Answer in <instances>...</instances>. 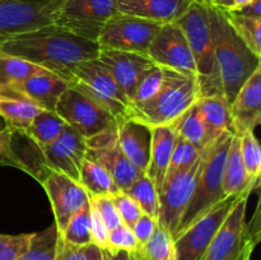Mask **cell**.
Listing matches in <instances>:
<instances>
[{"label": "cell", "mask_w": 261, "mask_h": 260, "mask_svg": "<svg viewBox=\"0 0 261 260\" xmlns=\"http://www.w3.org/2000/svg\"><path fill=\"white\" fill-rule=\"evenodd\" d=\"M99 45L55 24L22 33L0 46V53L23 59L71 82L76 66L99 55Z\"/></svg>", "instance_id": "cell-1"}, {"label": "cell", "mask_w": 261, "mask_h": 260, "mask_svg": "<svg viewBox=\"0 0 261 260\" xmlns=\"http://www.w3.org/2000/svg\"><path fill=\"white\" fill-rule=\"evenodd\" d=\"M209 20L214 46L217 84L219 93L229 107L245 82L261 66V58L255 55L237 36L223 10L209 5Z\"/></svg>", "instance_id": "cell-2"}, {"label": "cell", "mask_w": 261, "mask_h": 260, "mask_svg": "<svg viewBox=\"0 0 261 260\" xmlns=\"http://www.w3.org/2000/svg\"><path fill=\"white\" fill-rule=\"evenodd\" d=\"M160 91L142 103L133 105L132 117L149 127L170 125L190 109L199 98L198 79L172 69H166Z\"/></svg>", "instance_id": "cell-3"}, {"label": "cell", "mask_w": 261, "mask_h": 260, "mask_svg": "<svg viewBox=\"0 0 261 260\" xmlns=\"http://www.w3.org/2000/svg\"><path fill=\"white\" fill-rule=\"evenodd\" d=\"M232 135V133L224 132L216 140L209 143L208 147L201 152V165L193 196L181 218L175 239L188 229L194 222L203 217L206 212L211 211L217 203L226 198L222 190V183L224 163Z\"/></svg>", "instance_id": "cell-4"}, {"label": "cell", "mask_w": 261, "mask_h": 260, "mask_svg": "<svg viewBox=\"0 0 261 260\" xmlns=\"http://www.w3.org/2000/svg\"><path fill=\"white\" fill-rule=\"evenodd\" d=\"M176 23L182 30L195 61L200 97L221 96L216 79V60L209 20V5L194 0L185 14L178 18Z\"/></svg>", "instance_id": "cell-5"}, {"label": "cell", "mask_w": 261, "mask_h": 260, "mask_svg": "<svg viewBox=\"0 0 261 260\" xmlns=\"http://www.w3.org/2000/svg\"><path fill=\"white\" fill-rule=\"evenodd\" d=\"M249 196H240L212 240L203 260H250L260 241L259 209L251 223L246 222Z\"/></svg>", "instance_id": "cell-6"}, {"label": "cell", "mask_w": 261, "mask_h": 260, "mask_svg": "<svg viewBox=\"0 0 261 260\" xmlns=\"http://www.w3.org/2000/svg\"><path fill=\"white\" fill-rule=\"evenodd\" d=\"M70 86L101 103L117 122L132 117V102L97 59L76 66Z\"/></svg>", "instance_id": "cell-7"}, {"label": "cell", "mask_w": 261, "mask_h": 260, "mask_svg": "<svg viewBox=\"0 0 261 260\" xmlns=\"http://www.w3.org/2000/svg\"><path fill=\"white\" fill-rule=\"evenodd\" d=\"M117 13V0H61L53 14V24L97 42L103 25Z\"/></svg>", "instance_id": "cell-8"}, {"label": "cell", "mask_w": 261, "mask_h": 260, "mask_svg": "<svg viewBox=\"0 0 261 260\" xmlns=\"http://www.w3.org/2000/svg\"><path fill=\"white\" fill-rule=\"evenodd\" d=\"M55 111L86 139L117 129L116 117L109 110L71 86L60 96Z\"/></svg>", "instance_id": "cell-9"}, {"label": "cell", "mask_w": 261, "mask_h": 260, "mask_svg": "<svg viewBox=\"0 0 261 260\" xmlns=\"http://www.w3.org/2000/svg\"><path fill=\"white\" fill-rule=\"evenodd\" d=\"M161 27V23L119 12L103 25L97 43L103 50L148 55V48Z\"/></svg>", "instance_id": "cell-10"}, {"label": "cell", "mask_w": 261, "mask_h": 260, "mask_svg": "<svg viewBox=\"0 0 261 260\" xmlns=\"http://www.w3.org/2000/svg\"><path fill=\"white\" fill-rule=\"evenodd\" d=\"M15 167L41 185L51 173L43 148L25 130L8 127L0 144V167Z\"/></svg>", "instance_id": "cell-11"}, {"label": "cell", "mask_w": 261, "mask_h": 260, "mask_svg": "<svg viewBox=\"0 0 261 260\" xmlns=\"http://www.w3.org/2000/svg\"><path fill=\"white\" fill-rule=\"evenodd\" d=\"M200 165L201 154L193 166L178 171L171 177L166 178L163 183L162 190L158 196L160 208L157 223L166 232H168L172 239H175L181 218L193 196Z\"/></svg>", "instance_id": "cell-12"}, {"label": "cell", "mask_w": 261, "mask_h": 260, "mask_svg": "<svg viewBox=\"0 0 261 260\" xmlns=\"http://www.w3.org/2000/svg\"><path fill=\"white\" fill-rule=\"evenodd\" d=\"M237 199L239 198L236 196L224 198L178 235L173 240L176 260H203L212 240L221 228Z\"/></svg>", "instance_id": "cell-13"}, {"label": "cell", "mask_w": 261, "mask_h": 260, "mask_svg": "<svg viewBox=\"0 0 261 260\" xmlns=\"http://www.w3.org/2000/svg\"><path fill=\"white\" fill-rule=\"evenodd\" d=\"M86 158L102 166L121 191L127 190L143 173L119 147L117 129L87 139Z\"/></svg>", "instance_id": "cell-14"}, {"label": "cell", "mask_w": 261, "mask_h": 260, "mask_svg": "<svg viewBox=\"0 0 261 260\" xmlns=\"http://www.w3.org/2000/svg\"><path fill=\"white\" fill-rule=\"evenodd\" d=\"M148 56L161 68L172 69L196 78V66L190 46L176 22L162 24L148 48Z\"/></svg>", "instance_id": "cell-15"}, {"label": "cell", "mask_w": 261, "mask_h": 260, "mask_svg": "<svg viewBox=\"0 0 261 260\" xmlns=\"http://www.w3.org/2000/svg\"><path fill=\"white\" fill-rule=\"evenodd\" d=\"M60 2L35 5L20 0H0V46L22 33L53 24V14Z\"/></svg>", "instance_id": "cell-16"}, {"label": "cell", "mask_w": 261, "mask_h": 260, "mask_svg": "<svg viewBox=\"0 0 261 260\" xmlns=\"http://www.w3.org/2000/svg\"><path fill=\"white\" fill-rule=\"evenodd\" d=\"M70 87V83L61 76L42 69L28 76L20 83L4 89L0 97L22 99L36 105L42 110L55 111L56 103L61 94Z\"/></svg>", "instance_id": "cell-17"}, {"label": "cell", "mask_w": 261, "mask_h": 260, "mask_svg": "<svg viewBox=\"0 0 261 260\" xmlns=\"http://www.w3.org/2000/svg\"><path fill=\"white\" fill-rule=\"evenodd\" d=\"M42 186L50 199L58 231L61 232L69 221L88 203V194L78 181L56 171H51Z\"/></svg>", "instance_id": "cell-18"}, {"label": "cell", "mask_w": 261, "mask_h": 260, "mask_svg": "<svg viewBox=\"0 0 261 260\" xmlns=\"http://www.w3.org/2000/svg\"><path fill=\"white\" fill-rule=\"evenodd\" d=\"M97 60L105 66L132 102L143 76L155 65L148 55L119 50H99Z\"/></svg>", "instance_id": "cell-19"}, {"label": "cell", "mask_w": 261, "mask_h": 260, "mask_svg": "<svg viewBox=\"0 0 261 260\" xmlns=\"http://www.w3.org/2000/svg\"><path fill=\"white\" fill-rule=\"evenodd\" d=\"M46 161L51 171L66 175L79 181L82 163L86 158L87 139L78 132L65 125L63 133L43 148Z\"/></svg>", "instance_id": "cell-20"}, {"label": "cell", "mask_w": 261, "mask_h": 260, "mask_svg": "<svg viewBox=\"0 0 261 260\" xmlns=\"http://www.w3.org/2000/svg\"><path fill=\"white\" fill-rule=\"evenodd\" d=\"M232 134L254 132L261 121V66L245 82L229 105Z\"/></svg>", "instance_id": "cell-21"}, {"label": "cell", "mask_w": 261, "mask_h": 260, "mask_svg": "<svg viewBox=\"0 0 261 260\" xmlns=\"http://www.w3.org/2000/svg\"><path fill=\"white\" fill-rule=\"evenodd\" d=\"M117 143L124 154L145 172L149 162L152 127L134 119H125L117 122Z\"/></svg>", "instance_id": "cell-22"}, {"label": "cell", "mask_w": 261, "mask_h": 260, "mask_svg": "<svg viewBox=\"0 0 261 260\" xmlns=\"http://www.w3.org/2000/svg\"><path fill=\"white\" fill-rule=\"evenodd\" d=\"M194 0H117L120 13L166 24L185 14Z\"/></svg>", "instance_id": "cell-23"}, {"label": "cell", "mask_w": 261, "mask_h": 260, "mask_svg": "<svg viewBox=\"0 0 261 260\" xmlns=\"http://www.w3.org/2000/svg\"><path fill=\"white\" fill-rule=\"evenodd\" d=\"M175 125H162L152 127V144H150L149 162H148L145 175L150 178L157 189L158 196L165 183L166 173L170 165L171 154L176 140Z\"/></svg>", "instance_id": "cell-24"}, {"label": "cell", "mask_w": 261, "mask_h": 260, "mask_svg": "<svg viewBox=\"0 0 261 260\" xmlns=\"http://www.w3.org/2000/svg\"><path fill=\"white\" fill-rule=\"evenodd\" d=\"M256 183L251 180L245 167L244 160L240 149V138L232 135L231 144L227 152L226 163L223 171L222 190L224 196H250L251 191L259 188Z\"/></svg>", "instance_id": "cell-25"}, {"label": "cell", "mask_w": 261, "mask_h": 260, "mask_svg": "<svg viewBox=\"0 0 261 260\" xmlns=\"http://www.w3.org/2000/svg\"><path fill=\"white\" fill-rule=\"evenodd\" d=\"M201 117L205 125L209 142H213L224 132L232 133L228 105L221 96H206L198 99Z\"/></svg>", "instance_id": "cell-26"}, {"label": "cell", "mask_w": 261, "mask_h": 260, "mask_svg": "<svg viewBox=\"0 0 261 260\" xmlns=\"http://www.w3.org/2000/svg\"><path fill=\"white\" fill-rule=\"evenodd\" d=\"M79 184L87 191L89 199L97 196H114L120 191L114 178L102 166L84 158L79 172Z\"/></svg>", "instance_id": "cell-27"}, {"label": "cell", "mask_w": 261, "mask_h": 260, "mask_svg": "<svg viewBox=\"0 0 261 260\" xmlns=\"http://www.w3.org/2000/svg\"><path fill=\"white\" fill-rule=\"evenodd\" d=\"M172 124L175 125L176 134L190 143L200 153L208 147L209 143H212L209 142L208 135H206L205 125H204L203 117H201L198 101L190 109L186 110Z\"/></svg>", "instance_id": "cell-28"}, {"label": "cell", "mask_w": 261, "mask_h": 260, "mask_svg": "<svg viewBox=\"0 0 261 260\" xmlns=\"http://www.w3.org/2000/svg\"><path fill=\"white\" fill-rule=\"evenodd\" d=\"M65 121L56 114V111L41 110L25 132L42 148L53 143L65 127Z\"/></svg>", "instance_id": "cell-29"}, {"label": "cell", "mask_w": 261, "mask_h": 260, "mask_svg": "<svg viewBox=\"0 0 261 260\" xmlns=\"http://www.w3.org/2000/svg\"><path fill=\"white\" fill-rule=\"evenodd\" d=\"M42 109L22 99L0 97V116L8 127L27 130L36 115Z\"/></svg>", "instance_id": "cell-30"}, {"label": "cell", "mask_w": 261, "mask_h": 260, "mask_svg": "<svg viewBox=\"0 0 261 260\" xmlns=\"http://www.w3.org/2000/svg\"><path fill=\"white\" fill-rule=\"evenodd\" d=\"M41 70L42 68L30 61L0 53V93Z\"/></svg>", "instance_id": "cell-31"}, {"label": "cell", "mask_w": 261, "mask_h": 260, "mask_svg": "<svg viewBox=\"0 0 261 260\" xmlns=\"http://www.w3.org/2000/svg\"><path fill=\"white\" fill-rule=\"evenodd\" d=\"M59 231L54 223L43 231L32 233L27 250L17 260H55Z\"/></svg>", "instance_id": "cell-32"}, {"label": "cell", "mask_w": 261, "mask_h": 260, "mask_svg": "<svg viewBox=\"0 0 261 260\" xmlns=\"http://www.w3.org/2000/svg\"><path fill=\"white\" fill-rule=\"evenodd\" d=\"M224 14L237 36L255 55L261 58V18L246 17L234 12H224Z\"/></svg>", "instance_id": "cell-33"}, {"label": "cell", "mask_w": 261, "mask_h": 260, "mask_svg": "<svg viewBox=\"0 0 261 260\" xmlns=\"http://www.w3.org/2000/svg\"><path fill=\"white\" fill-rule=\"evenodd\" d=\"M125 193L129 194L137 201L143 213L157 219L158 208H160L157 189L144 172L132 184L127 190H125Z\"/></svg>", "instance_id": "cell-34"}, {"label": "cell", "mask_w": 261, "mask_h": 260, "mask_svg": "<svg viewBox=\"0 0 261 260\" xmlns=\"http://www.w3.org/2000/svg\"><path fill=\"white\" fill-rule=\"evenodd\" d=\"M64 241L73 245L92 244L91 232V199L88 203L69 221L65 228L59 232Z\"/></svg>", "instance_id": "cell-35"}, {"label": "cell", "mask_w": 261, "mask_h": 260, "mask_svg": "<svg viewBox=\"0 0 261 260\" xmlns=\"http://www.w3.org/2000/svg\"><path fill=\"white\" fill-rule=\"evenodd\" d=\"M139 250L148 260H176L173 239L158 224L152 236L139 246Z\"/></svg>", "instance_id": "cell-36"}, {"label": "cell", "mask_w": 261, "mask_h": 260, "mask_svg": "<svg viewBox=\"0 0 261 260\" xmlns=\"http://www.w3.org/2000/svg\"><path fill=\"white\" fill-rule=\"evenodd\" d=\"M237 137L240 138V149L247 173L254 183L260 185L261 148L259 140L255 137L254 132H244Z\"/></svg>", "instance_id": "cell-37"}, {"label": "cell", "mask_w": 261, "mask_h": 260, "mask_svg": "<svg viewBox=\"0 0 261 260\" xmlns=\"http://www.w3.org/2000/svg\"><path fill=\"white\" fill-rule=\"evenodd\" d=\"M201 153L193 147L189 142H186L180 135H176L175 145H173L172 154H171L170 165H168L166 178L171 177L176 172L193 166L199 160ZM165 178V180H166Z\"/></svg>", "instance_id": "cell-38"}, {"label": "cell", "mask_w": 261, "mask_h": 260, "mask_svg": "<svg viewBox=\"0 0 261 260\" xmlns=\"http://www.w3.org/2000/svg\"><path fill=\"white\" fill-rule=\"evenodd\" d=\"M55 260H103L102 249L97 245H73L64 241L59 233Z\"/></svg>", "instance_id": "cell-39"}, {"label": "cell", "mask_w": 261, "mask_h": 260, "mask_svg": "<svg viewBox=\"0 0 261 260\" xmlns=\"http://www.w3.org/2000/svg\"><path fill=\"white\" fill-rule=\"evenodd\" d=\"M163 76H165V70L161 66L154 65L144 76L142 81L138 84L137 89L134 92V96L132 98V106L133 105L142 103V102L148 101L152 98L158 91H160L161 86L163 83Z\"/></svg>", "instance_id": "cell-40"}, {"label": "cell", "mask_w": 261, "mask_h": 260, "mask_svg": "<svg viewBox=\"0 0 261 260\" xmlns=\"http://www.w3.org/2000/svg\"><path fill=\"white\" fill-rule=\"evenodd\" d=\"M32 233L0 235V260H17L27 250Z\"/></svg>", "instance_id": "cell-41"}, {"label": "cell", "mask_w": 261, "mask_h": 260, "mask_svg": "<svg viewBox=\"0 0 261 260\" xmlns=\"http://www.w3.org/2000/svg\"><path fill=\"white\" fill-rule=\"evenodd\" d=\"M112 200H114L115 206H116L117 212H119L122 223L132 228L143 213L142 209L137 204V201L129 194L121 190L112 196Z\"/></svg>", "instance_id": "cell-42"}, {"label": "cell", "mask_w": 261, "mask_h": 260, "mask_svg": "<svg viewBox=\"0 0 261 260\" xmlns=\"http://www.w3.org/2000/svg\"><path fill=\"white\" fill-rule=\"evenodd\" d=\"M91 203L98 212L99 217L105 222L109 231L116 228L120 224H122L120 214L115 206L112 196H97V198H91Z\"/></svg>", "instance_id": "cell-43"}, {"label": "cell", "mask_w": 261, "mask_h": 260, "mask_svg": "<svg viewBox=\"0 0 261 260\" xmlns=\"http://www.w3.org/2000/svg\"><path fill=\"white\" fill-rule=\"evenodd\" d=\"M107 247L114 250H126V251H134L139 247L137 239H135L133 229L125 226L124 223L120 224L116 228L111 229L109 233V245Z\"/></svg>", "instance_id": "cell-44"}, {"label": "cell", "mask_w": 261, "mask_h": 260, "mask_svg": "<svg viewBox=\"0 0 261 260\" xmlns=\"http://www.w3.org/2000/svg\"><path fill=\"white\" fill-rule=\"evenodd\" d=\"M91 232L92 242L101 249H105L109 245V228L106 227L105 222L99 217L98 212L91 203Z\"/></svg>", "instance_id": "cell-45"}, {"label": "cell", "mask_w": 261, "mask_h": 260, "mask_svg": "<svg viewBox=\"0 0 261 260\" xmlns=\"http://www.w3.org/2000/svg\"><path fill=\"white\" fill-rule=\"evenodd\" d=\"M157 224H158L157 219L148 216V214L142 213V216L138 218V221L135 222L134 226L132 227L133 233H134L139 246H142V245L144 244L150 236H152V233L154 232Z\"/></svg>", "instance_id": "cell-46"}, {"label": "cell", "mask_w": 261, "mask_h": 260, "mask_svg": "<svg viewBox=\"0 0 261 260\" xmlns=\"http://www.w3.org/2000/svg\"><path fill=\"white\" fill-rule=\"evenodd\" d=\"M254 0H216L212 4V7H216L218 9L224 10V12H234L245 5L250 4Z\"/></svg>", "instance_id": "cell-47"}, {"label": "cell", "mask_w": 261, "mask_h": 260, "mask_svg": "<svg viewBox=\"0 0 261 260\" xmlns=\"http://www.w3.org/2000/svg\"><path fill=\"white\" fill-rule=\"evenodd\" d=\"M102 259L103 260H133L132 251L126 250H114L110 247L102 249Z\"/></svg>", "instance_id": "cell-48"}, {"label": "cell", "mask_w": 261, "mask_h": 260, "mask_svg": "<svg viewBox=\"0 0 261 260\" xmlns=\"http://www.w3.org/2000/svg\"><path fill=\"white\" fill-rule=\"evenodd\" d=\"M234 13H239L241 15L252 18H261V0H254L250 4L234 10Z\"/></svg>", "instance_id": "cell-49"}, {"label": "cell", "mask_w": 261, "mask_h": 260, "mask_svg": "<svg viewBox=\"0 0 261 260\" xmlns=\"http://www.w3.org/2000/svg\"><path fill=\"white\" fill-rule=\"evenodd\" d=\"M20 2L30 3V4H35V5H48V4H53V3L60 2V0H20Z\"/></svg>", "instance_id": "cell-50"}, {"label": "cell", "mask_w": 261, "mask_h": 260, "mask_svg": "<svg viewBox=\"0 0 261 260\" xmlns=\"http://www.w3.org/2000/svg\"><path fill=\"white\" fill-rule=\"evenodd\" d=\"M5 129H7V124L3 120V117L0 116V144H2V139H3V134H4Z\"/></svg>", "instance_id": "cell-51"}, {"label": "cell", "mask_w": 261, "mask_h": 260, "mask_svg": "<svg viewBox=\"0 0 261 260\" xmlns=\"http://www.w3.org/2000/svg\"><path fill=\"white\" fill-rule=\"evenodd\" d=\"M199 2L204 3V4H206V5H212L214 2H216V0H199Z\"/></svg>", "instance_id": "cell-52"}]
</instances>
